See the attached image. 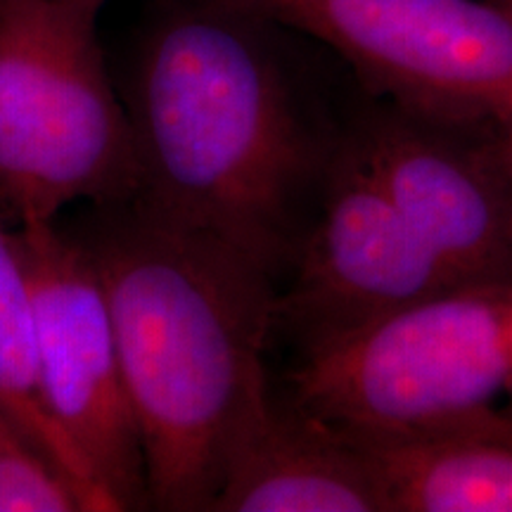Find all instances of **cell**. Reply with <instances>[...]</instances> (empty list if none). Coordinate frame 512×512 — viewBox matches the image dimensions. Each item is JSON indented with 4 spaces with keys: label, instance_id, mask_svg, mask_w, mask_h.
<instances>
[{
    "label": "cell",
    "instance_id": "cell-1",
    "mask_svg": "<svg viewBox=\"0 0 512 512\" xmlns=\"http://www.w3.org/2000/svg\"><path fill=\"white\" fill-rule=\"evenodd\" d=\"M285 27L235 0H164L121 86L138 190L155 219L285 280L342 143L283 50Z\"/></svg>",
    "mask_w": 512,
    "mask_h": 512
},
{
    "label": "cell",
    "instance_id": "cell-2",
    "mask_svg": "<svg viewBox=\"0 0 512 512\" xmlns=\"http://www.w3.org/2000/svg\"><path fill=\"white\" fill-rule=\"evenodd\" d=\"M98 266L143 444L147 505L211 512L228 456L273 382L268 275L136 202L76 230Z\"/></svg>",
    "mask_w": 512,
    "mask_h": 512
},
{
    "label": "cell",
    "instance_id": "cell-3",
    "mask_svg": "<svg viewBox=\"0 0 512 512\" xmlns=\"http://www.w3.org/2000/svg\"><path fill=\"white\" fill-rule=\"evenodd\" d=\"M285 392L363 444L496 430L512 399V283L458 285L299 351Z\"/></svg>",
    "mask_w": 512,
    "mask_h": 512
},
{
    "label": "cell",
    "instance_id": "cell-4",
    "mask_svg": "<svg viewBox=\"0 0 512 512\" xmlns=\"http://www.w3.org/2000/svg\"><path fill=\"white\" fill-rule=\"evenodd\" d=\"M107 0H0V216L60 221L138 190L133 128L107 67Z\"/></svg>",
    "mask_w": 512,
    "mask_h": 512
},
{
    "label": "cell",
    "instance_id": "cell-5",
    "mask_svg": "<svg viewBox=\"0 0 512 512\" xmlns=\"http://www.w3.org/2000/svg\"><path fill=\"white\" fill-rule=\"evenodd\" d=\"M36 387L100 512L147 505L143 444L98 266L62 221L15 228Z\"/></svg>",
    "mask_w": 512,
    "mask_h": 512
},
{
    "label": "cell",
    "instance_id": "cell-6",
    "mask_svg": "<svg viewBox=\"0 0 512 512\" xmlns=\"http://www.w3.org/2000/svg\"><path fill=\"white\" fill-rule=\"evenodd\" d=\"M342 138L463 283H512V150L503 119L363 91Z\"/></svg>",
    "mask_w": 512,
    "mask_h": 512
},
{
    "label": "cell",
    "instance_id": "cell-7",
    "mask_svg": "<svg viewBox=\"0 0 512 512\" xmlns=\"http://www.w3.org/2000/svg\"><path fill=\"white\" fill-rule=\"evenodd\" d=\"M332 50L363 91L512 121V15L491 0H235Z\"/></svg>",
    "mask_w": 512,
    "mask_h": 512
},
{
    "label": "cell",
    "instance_id": "cell-8",
    "mask_svg": "<svg viewBox=\"0 0 512 512\" xmlns=\"http://www.w3.org/2000/svg\"><path fill=\"white\" fill-rule=\"evenodd\" d=\"M463 283L339 143L335 162L275 294V332L320 347Z\"/></svg>",
    "mask_w": 512,
    "mask_h": 512
},
{
    "label": "cell",
    "instance_id": "cell-9",
    "mask_svg": "<svg viewBox=\"0 0 512 512\" xmlns=\"http://www.w3.org/2000/svg\"><path fill=\"white\" fill-rule=\"evenodd\" d=\"M211 512H389L366 444L273 384L245 422Z\"/></svg>",
    "mask_w": 512,
    "mask_h": 512
},
{
    "label": "cell",
    "instance_id": "cell-10",
    "mask_svg": "<svg viewBox=\"0 0 512 512\" xmlns=\"http://www.w3.org/2000/svg\"><path fill=\"white\" fill-rule=\"evenodd\" d=\"M501 430L366 444L389 512H512V444Z\"/></svg>",
    "mask_w": 512,
    "mask_h": 512
},
{
    "label": "cell",
    "instance_id": "cell-11",
    "mask_svg": "<svg viewBox=\"0 0 512 512\" xmlns=\"http://www.w3.org/2000/svg\"><path fill=\"white\" fill-rule=\"evenodd\" d=\"M0 403L15 415L19 425L53 460L57 470L74 484L86 503V510L100 512L98 498L50 422L41 394H38L27 280H24L22 259H19L15 228L8 226L3 216H0Z\"/></svg>",
    "mask_w": 512,
    "mask_h": 512
},
{
    "label": "cell",
    "instance_id": "cell-12",
    "mask_svg": "<svg viewBox=\"0 0 512 512\" xmlns=\"http://www.w3.org/2000/svg\"><path fill=\"white\" fill-rule=\"evenodd\" d=\"M0 512H88L74 484L0 403Z\"/></svg>",
    "mask_w": 512,
    "mask_h": 512
},
{
    "label": "cell",
    "instance_id": "cell-13",
    "mask_svg": "<svg viewBox=\"0 0 512 512\" xmlns=\"http://www.w3.org/2000/svg\"><path fill=\"white\" fill-rule=\"evenodd\" d=\"M503 439H508L512 444V418L505 413V425H503Z\"/></svg>",
    "mask_w": 512,
    "mask_h": 512
},
{
    "label": "cell",
    "instance_id": "cell-14",
    "mask_svg": "<svg viewBox=\"0 0 512 512\" xmlns=\"http://www.w3.org/2000/svg\"><path fill=\"white\" fill-rule=\"evenodd\" d=\"M491 3H496V5H501L503 10H508L510 15H512V0H491Z\"/></svg>",
    "mask_w": 512,
    "mask_h": 512
},
{
    "label": "cell",
    "instance_id": "cell-15",
    "mask_svg": "<svg viewBox=\"0 0 512 512\" xmlns=\"http://www.w3.org/2000/svg\"><path fill=\"white\" fill-rule=\"evenodd\" d=\"M505 126H508V138H510V150H512V121H505Z\"/></svg>",
    "mask_w": 512,
    "mask_h": 512
},
{
    "label": "cell",
    "instance_id": "cell-16",
    "mask_svg": "<svg viewBox=\"0 0 512 512\" xmlns=\"http://www.w3.org/2000/svg\"><path fill=\"white\" fill-rule=\"evenodd\" d=\"M503 411H505V413H508V415H510V418H512V399H510L508 403H505V406H503Z\"/></svg>",
    "mask_w": 512,
    "mask_h": 512
}]
</instances>
